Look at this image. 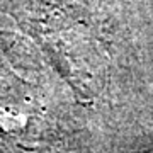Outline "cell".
Returning <instances> with one entry per match:
<instances>
[{"mask_svg": "<svg viewBox=\"0 0 153 153\" xmlns=\"http://www.w3.org/2000/svg\"><path fill=\"white\" fill-rule=\"evenodd\" d=\"M41 24L68 78L82 92H92L105 66V41L100 22L82 0H44Z\"/></svg>", "mask_w": 153, "mask_h": 153, "instance_id": "obj_1", "label": "cell"}]
</instances>
